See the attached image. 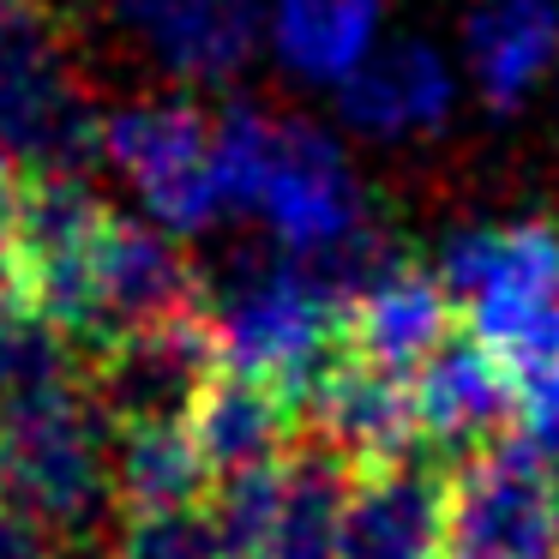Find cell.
<instances>
[{"mask_svg": "<svg viewBox=\"0 0 559 559\" xmlns=\"http://www.w3.org/2000/svg\"><path fill=\"white\" fill-rule=\"evenodd\" d=\"M211 145H217L223 205L259 211L283 259L313 265L355 241L367 223H379L349 157L313 121H277L253 103H235L223 121H211Z\"/></svg>", "mask_w": 559, "mask_h": 559, "instance_id": "1", "label": "cell"}, {"mask_svg": "<svg viewBox=\"0 0 559 559\" xmlns=\"http://www.w3.org/2000/svg\"><path fill=\"white\" fill-rule=\"evenodd\" d=\"M0 157H13L25 181L85 175L103 157V121L49 0H0Z\"/></svg>", "mask_w": 559, "mask_h": 559, "instance_id": "2", "label": "cell"}, {"mask_svg": "<svg viewBox=\"0 0 559 559\" xmlns=\"http://www.w3.org/2000/svg\"><path fill=\"white\" fill-rule=\"evenodd\" d=\"M109 439L115 427L97 409L91 385L0 421V506L25 511L67 547L85 542L109 511H121L109 475Z\"/></svg>", "mask_w": 559, "mask_h": 559, "instance_id": "3", "label": "cell"}, {"mask_svg": "<svg viewBox=\"0 0 559 559\" xmlns=\"http://www.w3.org/2000/svg\"><path fill=\"white\" fill-rule=\"evenodd\" d=\"M211 319L223 337V367L277 385L295 409L307 385L343 355V301L295 259L247 271L235 289L217 295Z\"/></svg>", "mask_w": 559, "mask_h": 559, "instance_id": "4", "label": "cell"}, {"mask_svg": "<svg viewBox=\"0 0 559 559\" xmlns=\"http://www.w3.org/2000/svg\"><path fill=\"white\" fill-rule=\"evenodd\" d=\"M439 283L463 313V331L506 361L523 337L559 313V223H493L457 229L439 253Z\"/></svg>", "mask_w": 559, "mask_h": 559, "instance_id": "5", "label": "cell"}, {"mask_svg": "<svg viewBox=\"0 0 559 559\" xmlns=\"http://www.w3.org/2000/svg\"><path fill=\"white\" fill-rule=\"evenodd\" d=\"M547 451L518 427L463 451L445 475V559H554Z\"/></svg>", "mask_w": 559, "mask_h": 559, "instance_id": "6", "label": "cell"}, {"mask_svg": "<svg viewBox=\"0 0 559 559\" xmlns=\"http://www.w3.org/2000/svg\"><path fill=\"white\" fill-rule=\"evenodd\" d=\"M223 373V337L205 307L169 313L157 325L115 331L103 349H91V397L109 415V427L139 421H187L199 391Z\"/></svg>", "mask_w": 559, "mask_h": 559, "instance_id": "7", "label": "cell"}, {"mask_svg": "<svg viewBox=\"0 0 559 559\" xmlns=\"http://www.w3.org/2000/svg\"><path fill=\"white\" fill-rule=\"evenodd\" d=\"M103 157L133 181L157 229L199 235L223 217V181H217V145L211 121L193 103H139L103 121Z\"/></svg>", "mask_w": 559, "mask_h": 559, "instance_id": "8", "label": "cell"}, {"mask_svg": "<svg viewBox=\"0 0 559 559\" xmlns=\"http://www.w3.org/2000/svg\"><path fill=\"white\" fill-rule=\"evenodd\" d=\"M301 433L319 439L325 451H337L355 475L409 457V451L421 445L409 379L385 373V367H373V361H355V355L343 349L337 361L307 385Z\"/></svg>", "mask_w": 559, "mask_h": 559, "instance_id": "9", "label": "cell"}, {"mask_svg": "<svg viewBox=\"0 0 559 559\" xmlns=\"http://www.w3.org/2000/svg\"><path fill=\"white\" fill-rule=\"evenodd\" d=\"M445 475L451 463L427 445L355 475L337 559H445Z\"/></svg>", "mask_w": 559, "mask_h": 559, "instance_id": "10", "label": "cell"}, {"mask_svg": "<svg viewBox=\"0 0 559 559\" xmlns=\"http://www.w3.org/2000/svg\"><path fill=\"white\" fill-rule=\"evenodd\" d=\"M415 397V427L421 445L433 457L457 463L463 451L487 445L493 433L511 427V403H518V379L506 373L487 343H475L469 331H451L409 379Z\"/></svg>", "mask_w": 559, "mask_h": 559, "instance_id": "11", "label": "cell"}, {"mask_svg": "<svg viewBox=\"0 0 559 559\" xmlns=\"http://www.w3.org/2000/svg\"><path fill=\"white\" fill-rule=\"evenodd\" d=\"M451 331H457V301L439 271H421L415 259L391 265L385 277L343 301V349L385 373H415Z\"/></svg>", "mask_w": 559, "mask_h": 559, "instance_id": "12", "label": "cell"}, {"mask_svg": "<svg viewBox=\"0 0 559 559\" xmlns=\"http://www.w3.org/2000/svg\"><path fill=\"white\" fill-rule=\"evenodd\" d=\"M97 301H103V331L115 337V331L157 325L169 313L205 307V283H199L193 259L169 241V229L127 223L109 211V223L97 235Z\"/></svg>", "mask_w": 559, "mask_h": 559, "instance_id": "13", "label": "cell"}, {"mask_svg": "<svg viewBox=\"0 0 559 559\" xmlns=\"http://www.w3.org/2000/svg\"><path fill=\"white\" fill-rule=\"evenodd\" d=\"M115 7L157 49V61L187 85L235 79L259 37L253 0H115Z\"/></svg>", "mask_w": 559, "mask_h": 559, "instance_id": "14", "label": "cell"}, {"mask_svg": "<svg viewBox=\"0 0 559 559\" xmlns=\"http://www.w3.org/2000/svg\"><path fill=\"white\" fill-rule=\"evenodd\" d=\"M187 433L205 451L211 475L265 469V463H283L295 451L301 409H295L277 385H265V379L223 367V373L199 391L193 415H187Z\"/></svg>", "mask_w": 559, "mask_h": 559, "instance_id": "15", "label": "cell"}, {"mask_svg": "<svg viewBox=\"0 0 559 559\" xmlns=\"http://www.w3.org/2000/svg\"><path fill=\"white\" fill-rule=\"evenodd\" d=\"M337 103L343 121L361 133H427L451 109V73L427 43H385V49H367L337 79Z\"/></svg>", "mask_w": 559, "mask_h": 559, "instance_id": "16", "label": "cell"}, {"mask_svg": "<svg viewBox=\"0 0 559 559\" xmlns=\"http://www.w3.org/2000/svg\"><path fill=\"white\" fill-rule=\"evenodd\" d=\"M469 73L493 109H518L547 67L559 61V7L554 0H481L463 25Z\"/></svg>", "mask_w": 559, "mask_h": 559, "instance_id": "17", "label": "cell"}, {"mask_svg": "<svg viewBox=\"0 0 559 559\" xmlns=\"http://www.w3.org/2000/svg\"><path fill=\"white\" fill-rule=\"evenodd\" d=\"M109 475H115V506L121 518L139 511H187L205 506L211 493V463L193 445L187 421H139V427H115L109 439Z\"/></svg>", "mask_w": 559, "mask_h": 559, "instance_id": "18", "label": "cell"}, {"mask_svg": "<svg viewBox=\"0 0 559 559\" xmlns=\"http://www.w3.org/2000/svg\"><path fill=\"white\" fill-rule=\"evenodd\" d=\"M349 487H355V469L337 451L295 433V451L283 463V506H277V518H271L253 559H337V530H343Z\"/></svg>", "mask_w": 559, "mask_h": 559, "instance_id": "19", "label": "cell"}, {"mask_svg": "<svg viewBox=\"0 0 559 559\" xmlns=\"http://www.w3.org/2000/svg\"><path fill=\"white\" fill-rule=\"evenodd\" d=\"M91 385V349L67 337L49 313L13 307L0 313V421L43 409L55 397H73Z\"/></svg>", "mask_w": 559, "mask_h": 559, "instance_id": "20", "label": "cell"}, {"mask_svg": "<svg viewBox=\"0 0 559 559\" xmlns=\"http://www.w3.org/2000/svg\"><path fill=\"white\" fill-rule=\"evenodd\" d=\"M385 0H271V37L277 55L313 85H337L379 31Z\"/></svg>", "mask_w": 559, "mask_h": 559, "instance_id": "21", "label": "cell"}, {"mask_svg": "<svg viewBox=\"0 0 559 559\" xmlns=\"http://www.w3.org/2000/svg\"><path fill=\"white\" fill-rule=\"evenodd\" d=\"M283 463L235 469V475H217V481H211L205 518H211V535H217L223 559H253L259 554V542H265L271 518H277V506H283Z\"/></svg>", "mask_w": 559, "mask_h": 559, "instance_id": "22", "label": "cell"}, {"mask_svg": "<svg viewBox=\"0 0 559 559\" xmlns=\"http://www.w3.org/2000/svg\"><path fill=\"white\" fill-rule=\"evenodd\" d=\"M103 559H223V554H217L205 506H187V511H139V518H121V535L109 542Z\"/></svg>", "mask_w": 559, "mask_h": 559, "instance_id": "23", "label": "cell"}, {"mask_svg": "<svg viewBox=\"0 0 559 559\" xmlns=\"http://www.w3.org/2000/svg\"><path fill=\"white\" fill-rule=\"evenodd\" d=\"M511 427L547 457H559V367L518 379V403H511Z\"/></svg>", "mask_w": 559, "mask_h": 559, "instance_id": "24", "label": "cell"}, {"mask_svg": "<svg viewBox=\"0 0 559 559\" xmlns=\"http://www.w3.org/2000/svg\"><path fill=\"white\" fill-rule=\"evenodd\" d=\"M0 559H73V547L61 535H49L43 523H31L25 511L0 506Z\"/></svg>", "mask_w": 559, "mask_h": 559, "instance_id": "25", "label": "cell"}, {"mask_svg": "<svg viewBox=\"0 0 559 559\" xmlns=\"http://www.w3.org/2000/svg\"><path fill=\"white\" fill-rule=\"evenodd\" d=\"M13 307H31V277H25V259L7 241L0 247V313H13Z\"/></svg>", "mask_w": 559, "mask_h": 559, "instance_id": "26", "label": "cell"}, {"mask_svg": "<svg viewBox=\"0 0 559 559\" xmlns=\"http://www.w3.org/2000/svg\"><path fill=\"white\" fill-rule=\"evenodd\" d=\"M19 199H25V175H19L13 157H0V247L19 229Z\"/></svg>", "mask_w": 559, "mask_h": 559, "instance_id": "27", "label": "cell"}, {"mask_svg": "<svg viewBox=\"0 0 559 559\" xmlns=\"http://www.w3.org/2000/svg\"><path fill=\"white\" fill-rule=\"evenodd\" d=\"M547 499H554V530H559V457H547Z\"/></svg>", "mask_w": 559, "mask_h": 559, "instance_id": "28", "label": "cell"}, {"mask_svg": "<svg viewBox=\"0 0 559 559\" xmlns=\"http://www.w3.org/2000/svg\"><path fill=\"white\" fill-rule=\"evenodd\" d=\"M554 559H559V554H554Z\"/></svg>", "mask_w": 559, "mask_h": 559, "instance_id": "29", "label": "cell"}]
</instances>
